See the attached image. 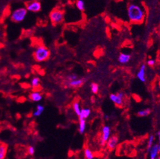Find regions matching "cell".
<instances>
[{"label":"cell","instance_id":"obj_1","mask_svg":"<svg viewBox=\"0 0 160 159\" xmlns=\"http://www.w3.org/2000/svg\"><path fill=\"white\" fill-rule=\"evenodd\" d=\"M127 15L131 22L141 23L145 17V11L140 5L132 3L128 7Z\"/></svg>","mask_w":160,"mask_h":159},{"label":"cell","instance_id":"obj_2","mask_svg":"<svg viewBox=\"0 0 160 159\" xmlns=\"http://www.w3.org/2000/svg\"><path fill=\"white\" fill-rule=\"evenodd\" d=\"M50 55V50L44 46H37L33 51V58L37 63H42L49 59Z\"/></svg>","mask_w":160,"mask_h":159},{"label":"cell","instance_id":"obj_3","mask_svg":"<svg viewBox=\"0 0 160 159\" xmlns=\"http://www.w3.org/2000/svg\"><path fill=\"white\" fill-rule=\"evenodd\" d=\"M27 15V11L26 8L20 7L15 9L11 14V20L13 22L20 23L24 21Z\"/></svg>","mask_w":160,"mask_h":159},{"label":"cell","instance_id":"obj_4","mask_svg":"<svg viewBox=\"0 0 160 159\" xmlns=\"http://www.w3.org/2000/svg\"><path fill=\"white\" fill-rule=\"evenodd\" d=\"M50 19L54 25L61 24L64 20V13L60 9H54L50 14Z\"/></svg>","mask_w":160,"mask_h":159},{"label":"cell","instance_id":"obj_5","mask_svg":"<svg viewBox=\"0 0 160 159\" xmlns=\"http://www.w3.org/2000/svg\"><path fill=\"white\" fill-rule=\"evenodd\" d=\"M111 134V129L109 126H104L102 128V135L100 139V144L104 146L108 139L110 137Z\"/></svg>","mask_w":160,"mask_h":159},{"label":"cell","instance_id":"obj_6","mask_svg":"<svg viewBox=\"0 0 160 159\" xmlns=\"http://www.w3.org/2000/svg\"><path fill=\"white\" fill-rule=\"evenodd\" d=\"M86 81L85 78H77V79L65 82V86L70 88H77L83 85Z\"/></svg>","mask_w":160,"mask_h":159},{"label":"cell","instance_id":"obj_7","mask_svg":"<svg viewBox=\"0 0 160 159\" xmlns=\"http://www.w3.org/2000/svg\"><path fill=\"white\" fill-rule=\"evenodd\" d=\"M41 3L38 1H31L26 5L27 11L29 12L38 13L41 10Z\"/></svg>","mask_w":160,"mask_h":159},{"label":"cell","instance_id":"obj_8","mask_svg":"<svg viewBox=\"0 0 160 159\" xmlns=\"http://www.w3.org/2000/svg\"><path fill=\"white\" fill-rule=\"evenodd\" d=\"M118 138L116 136H111L109 137L108 140L107 141V146L108 147L109 150H113L116 147V145L118 144Z\"/></svg>","mask_w":160,"mask_h":159},{"label":"cell","instance_id":"obj_9","mask_svg":"<svg viewBox=\"0 0 160 159\" xmlns=\"http://www.w3.org/2000/svg\"><path fill=\"white\" fill-rule=\"evenodd\" d=\"M137 77L141 82H144L146 81V65L145 64H143L140 66L138 74H137Z\"/></svg>","mask_w":160,"mask_h":159},{"label":"cell","instance_id":"obj_10","mask_svg":"<svg viewBox=\"0 0 160 159\" xmlns=\"http://www.w3.org/2000/svg\"><path fill=\"white\" fill-rule=\"evenodd\" d=\"M29 99L33 102H38L42 100V95L39 92H33L29 95Z\"/></svg>","mask_w":160,"mask_h":159},{"label":"cell","instance_id":"obj_11","mask_svg":"<svg viewBox=\"0 0 160 159\" xmlns=\"http://www.w3.org/2000/svg\"><path fill=\"white\" fill-rule=\"evenodd\" d=\"M150 153V159H156L158 155L159 149H158V144H154L151 147V148L149 150Z\"/></svg>","mask_w":160,"mask_h":159},{"label":"cell","instance_id":"obj_12","mask_svg":"<svg viewBox=\"0 0 160 159\" xmlns=\"http://www.w3.org/2000/svg\"><path fill=\"white\" fill-rule=\"evenodd\" d=\"M109 98H110L111 101H113L116 106L120 107L123 104V99L120 98L119 96H118L116 95V94H111L110 96H109Z\"/></svg>","mask_w":160,"mask_h":159},{"label":"cell","instance_id":"obj_13","mask_svg":"<svg viewBox=\"0 0 160 159\" xmlns=\"http://www.w3.org/2000/svg\"><path fill=\"white\" fill-rule=\"evenodd\" d=\"M130 59H131V56H130V54L122 53H120L119 56H118V61L119 62V63L124 64L129 63Z\"/></svg>","mask_w":160,"mask_h":159},{"label":"cell","instance_id":"obj_14","mask_svg":"<svg viewBox=\"0 0 160 159\" xmlns=\"http://www.w3.org/2000/svg\"><path fill=\"white\" fill-rule=\"evenodd\" d=\"M7 152V146L0 142V159H5Z\"/></svg>","mask_w":160,"mask_h":159},{"label":"cell","instance_id":"obj_15","mask_svg":"<svg viewBox=\"0 0 160 159\" xmlns=\"http://www.w3.org/2000/svg\"><path fill=\"white\" fill-rule=\"evenodd\" d=\"M44 110V107L42 105L38 104L36 105V109L34 110L33 112V116L34 117H38L43 113Z\"/></svg>","mask_w":160,"mask_h":159},{"label":"cell","instance_id":"obj_16","mask_svg":"<svg viewBox=\"0 0 160 159\" xmlns=\"http://www.w3.org/2000/svg\"><path fill=\"white\" fill-rule=\"evenodd\" d=\"M91 112V110L89 109H82L78 116L79 119H87L90 116Z\"/></svg>","mask_w":160,"mask_h":159},{"label":"cell","instance_id":"obj_17","mask_svg":"<svg viewBox=\"0 0 160 159\" xmlns=\"http://www.w3.org/2000/svg\"><path fill=\"white\" fill-rule=\"evenodd\" d=\"M86 121L85 119H79V132L80 134H83L85 131Z\"/></svg>","mask_w":160,"mask_h":159},{"label":"cell","instance_id":"obj_18","mask_svg":"<svg viewBox=\"0 0 160 159\" xmlns=\"http://www.w3.org/2000/svg\"><path fill=\"white\" fill-rule=\"evenodd\" d=\"M150 113H151V110L150 109H145L139 110L138 112V116L139 117H146L148 116Z\"/></svg>","mask_w":160,"mask_h":159},{"label":"cell","instance_id":"obj_19","mask_svg":"<svg viewBox=\"0 0 160 159\" xmlns=\"http://www.w3.org/2000/svg\"><path fill=\"white\" fill-rule=\"evenodd\" d=\"M73 109H74V111L77 116H79V115L81 112V107H80V104L79 102L77 101H75V102L73 103Z\"/></svg>","mask_w":160,"mask_h":159},{"label":"cell","instance_id":"obj_20","mask_svg":"<svg viewBox=\"0 0 160 159\" xmlns=\"http://www.w3.org/2000/svg\"><path fill=\"white\" fill-rule=\"evenodd\" d=\"M40 82V80L39 78L37 77H33V79H32L31 82V86L33 87V88H36L37 87L39 86Z\"/></svg>","mask_w":160,"mask_h":159},{"label":"cell","instance_id":"obj_21","mask_svg":"<svg viewBox=\"0 0 160 159\" xmlns=\"http://www.w3.org/2000/svg\"><path fill=\"white\" fill-rule=\"evenodd\" d=\"M76 7L77 9L81 11H83L85 9V4L83 0H77L76 3Z\"/></svg>","mask_w":160,"mask_h":159},{"label":"cell","instance_id":"obj_22","mask_svg":"<svg viewBox=\"0 0 160 159\" xmlns=\"http://www.w3.org/2000/svg\"><path fill=\"white\" fill-rule=\"evenodd\" d=\"M85 157L86 159H93L94 155L93 152L91 151L89 148H85L84 150Z\"/></svg>","mask_w":160,"mask_h":159},{"label":"cell","instance_id":"obj_23","mask_svg":"<svg viewBox=\"0 0 160 159\" xmlns=\"http://www.w3.org/2000/svg\"><path fill=\"white\" fill-rule=\"evenodd\" d=\"M154 141V135H150L149 138H148V146H147V150L149 151L150 149L151 148V147L153 146V143Z\"/></svg>","mask_w":160,"mask_h":159},{"label":"cell","instance_id":"obj_24","mask_svg":"<svg viewBox=\"0 0 160 159\" xmlns=\"http://www.w3.org/2000/svg\"><path fill=\"white\" fill-rule=\"evenodd\" d=\"M91 89L93 94H97L98 90H99V86H98V84L93 82V83L91 84Z\"/></svg>","mask_w":160,"mask_h":159},{"label":"cell","instance_id":"obj_25","mask_svg":"<svg viewBox=\"0 0 160 159\" xmlns=\"http://www.w3.org/2000/svg\"><path fill=\"white\" fill-rule=\"evenodd\" d=\"M77 78H78V77H77V75L76 74L71 73V74H69L67 76V77H66V82L71 81V80L76 79Z\"/></svg>","mask_w":160,"mask_h":159},{"label":"cell","instance_id":"obj_26","mask_svg":"<svg viewBox=\"0 0 160 159\" xmlns=\"http://www.w3.org/2000/svg\"><path fill=\"white\" fill-rule=\"evenodd\" d=\"M27 153H28V155H29L30 156H33L34 154L35 153V147L33 146H29L27 147Z\"/></svg>","mask_w":160,"mask_h":159},{"label":"cell","instance_id":"obj_27","mask_svg":"<svg viewBox=\"0 0 160 159\" xmlns=\"http://www.w3.org/2000/svg\"><path fill=\"white\" fill-rule=\"evenodd\" d=\"M147 64L150 66H153L155 64V61L153 59H149L147 61Z\"/></svg>","mask_w":160,"mask_h":159},{"label":"cell","instance_id":"obj_28","mask_svg":"<svg viewBox=\"0 0 160 159\" xmlns=\"http://www.w3.org/2000/svg\"><path fill=\"white\" fill-rule=\"evenodd\" d=\"M116 95H117L118 96H119L120 98H124V94L122 92H118L117 94H116Z\"/></svg>","mask_w":160,"mask_h":159},{"label":"cell","instance_id":"obj_29","mask_svg":"<svg viewBox=\"0 0 160 159\" xmlns=\"http://www.w3.org/2000/svg\"><path fill=\"white\" fill-rule=\"evenodd\" d=\"M158 135V138H159V144H158V149H159V152H160V131L157 133Z\"/></svg>","mask_w":160,"mask_h":159},{"label":"cell","instance_id":"obj_30","mask_svg":"<svg viewBox=\"0 0 160 159\" xmlns=\"http://www.w3.org/2000/svg\"><path fill=\"white\" fill-rule=\"evenodd\" d=\"M156 159H160V157H157Z\"/></svg>","mask_w":160,"mask_h":159}]
</instances>
